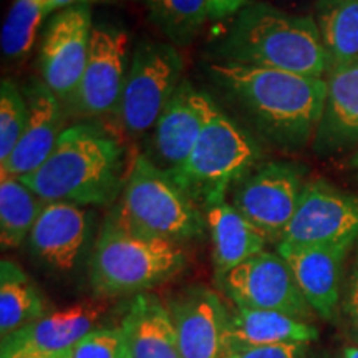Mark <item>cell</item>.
I'll return each instance as SVG.
<instances>
[{"label": "cell", "instance_id": "obj_34", "mask_svg": "<svg viewBox=\"0 0 358 358\" xmlns=\"http://www.w3.org/2000/svg\"><path fill=\"white\" fill-rule=\"evenodd\" d=\"M262 2H267L271 3V6H275V7H302V6H307V3H313V7H315V3L319 2V0H262Z\"/></svg>", "mask_w": 358, "mask_h": 358}, {"label": "cell", "instance_id": "obj_31", "mask_svg": "<svg viewBox=\"0 0 358 358\" xmlns=\"http://www.w3.org/2000/svg\"><path fill=\"white\" fill-rule=\"evenodd\" d=\"M2 358H70L69 352H52L35 347H2Z\"/></svg>", "mask_w": 358, "mask_h": 358}, {"label": "cell", "instance_id": "obj_4", "mask_svg": "<svg viewBox=\"0 0 358 358\" xmlns=\"http://www.w3.org/2000/svg\"><path fill=\"white\" fill-rule=\"evenodd\" d=\"M186 262L181 245L136 229L115 208L103 221L93 249L90 284L103 299L141 294L173 279Z\"/></svg>", "mask_w": 358, "mask_h": 358}, {"label": "cell", "instance_id": "obj_18", "mask_svg": "<svg viewBox=\"0 0 358 358\" xmlns=\"http://www.w3.org/2000/svg\"><path fill=\"white\" fill-rule=\"evenodd\" d=\"M108 307L103 301H87L60 310L45 313L10 337L2 338V347H35L52 352H69L85 335L96 329Z\"/></svg>", "mask_w": 358, "mask_h": 358}, {"label": "cell", "instance_id": "obj_19", "mask_svg": "<svg viewBox=\"0 0 358 358\" xmlns=\"http://www.w3.org/2000/svg\"><path fill=\"white\" fill-rule=\"evenodd\" d=\"M204 217L211 234L214 274L219 282L239 264L266 250V236L226 199L206 206Z\"/></svg>", "mask_w": 358, "mask_h": 358}, {"label": "cell", "instance_id": "obj_3", "mask_svg": "<svg viewBox=\"0 0 358 358\" xmlns=\"http://www.w3.org/2000/svg\"><path fill=\"white\" fill-rule=\"evenodd\" d=\"M217 53L222 62L292 71L303 77L322 78L329 73L315 19L262 0L239 12Z\"/></svg>", "mask_w": 358, "mask_h": 358}, {"label": "cell", "instance_id": "obj_14", "mask_svg": "<svg viewBox=\"0 0 358 358\" xmlns=\"http://www.w3.org/2000/svg\"><path fill=\"white\" fill-rule=\"evenodd\" d=\"M182 358H221L231 310L204 285H191L168 303Z\"/></svg>", "mask_w": 358, "mask_h": 358}, {"label": "cell", "instance_id": "obj_15", "mask_svg": "<svg viewBox=\"0 0 358 358\" xmlns=\"http://www.w3.org/2000/svg\"><path fill=\"white\" fill-rule=\"evenodd\" d=\"M348 249L347 245L277 244V252L289 264L303 299L322 319L330 320L337 310L340 274Z\"/></svg>", "mask_w": 358, "mask_h": 358}, {"label": "cell", "instance_id": "obj_25", "mask_svg": "<svg viewBox=\"0 0 358 358\" xmlns=\"http://www.w3.org/2000/svg\"><path fill=\"white\" fill-rule=\"evenodd\" d=\"M45 201L29 189L20 178L0 181V243L3 249L19 248L29 239Z\"/></svg>", "mask_w": 358, "mask_h": 358}, {"label": "cell", "instance_id": "obj_2", "mask_svg": "<svg viewBox=\"0 0 358 358\" xmlns=\"http://www.w3.org/2000/svg\"><path fill=\"white\" fill-rule=\"evenodd\" d=\"M123 150L95 124L64 129L55 148L34 173L20 178L45 203L110 204L123 189Z\"/></svg>", "mask_w": 358, "mask_h": 358}, {"label": "cell", "instance_id": "obj_23", "mask_svg": "<svg viewBox=\"0 0 358 358\" xmlns=\"http://www.w3.org/2000/svg\"><path fill=\"white\" fill-rule=\"evenodd\" d=\"M313 8L329 73L358 60V0H319Z\"/></svg>", "mask_w": 358, "mask_h": 358}, {"label": "cell", "instance_id": "obj_29", "mask_svg": "<svg viewBox=\"0 0 358 358\" xmlns=\"http://www.w3.org/2000/svg\"><path fill=\"white\" fill-rule=\"evenodd\" d=\"M70 358H133L123 325L98 327L69 350Z\"/></svg>", "mask_w": 358, "mask_h": 358}, {"label": "cell", "instance_id": "obj_32", "mask_svg": "<svg viewBox=\"0 0 358 358\" xmlns=\"http://www.w3.org/2000/svg\"><path fill=\"white\" fill-rule=\"evenodd\" d=\"M249 0H209V19L221 20L248 7Z\"/></svg>", "mask_w": 358, "mask_h": 358}, {"label": "cell", "instance_id": "obj_6", "mask_svg": "<svg viewBox=\"0 0 358 358\" xmlns=\"http://www.w3.org/2000/svg\"><path fill=\"white\" fill-rule=\"evenodd\" d=\"M259 156L256 141L214 103L189 158L171 176L199 208H206L226 199L232 182L244 178Z\"/></svg>", "mask_w": 358, "mask_h": 358}, {"label": "cell", "instance_id": "obj_11", "mask_svg": "<svg viewBox=\"0 0 358 358\" xmlns=\"http://www.w3.org/2000/svg\"><path fill=\"white\" fill-rule=\"evenodd\" d=\"M92 10L87 3L64 8L50 20L40 47L42 82L58 100H71L82 80L92 43Z\"/></svg>", "mask_w": 358, "mask_h": 358}, {"label": "cell", "instance_id": "obj_20", "mask_svg": "<svg viewBox=\"0 0 358 358\" xmlns=\"http://www.w3.org/2000/svg\"><path fill=\"white\" fill-rule=\"evenodd\" d=\"M358 141V60L337 66L327 78L325 110L315 133L317 150L330 153Z\"/></svg>", "mask_w": 358, "mask_h": 358}, {"label": "cell", "instance_id": "obj_27", "mask_svg": "<svg viewBox=\"0 0 358 358\" xmlns=\"http://www.w3.org/2000/svg\"><path fill=\"white\" fill-rule=\"evenodd\" d=\"M151 22L171 42H191L209 17V0H146Z\"/></svg>", "mask_w": 358, "mask_h": 358}, {"label": "cell", "instance_id": "obj_5", "mask_svg": "<svg viewBox=\"0 0 358 358\" xmlns=\"http://www.w3.org/2000/svg\"><path fill=\"white\" fill-rule=\"evenodd\" d=\"M116 209L136 229L179 245L203 237L208 227L199 206L145 155L134 158Z\"/></svg>", "mask_w": 358, "mask_h": 358}, {"label": "cell", "instance_id": "obj_22", "mask_svg": "<svg viewBox=\"0 0 358 358\" xmlns=\"http://www.w3.org/2000/svg\"><path fill=\"white\" fill-rule=\"evenodd\" d=\"M319 332L306 320H299L287 313L272 310L236 307L231 310L229 327L224 343L250 347L289 345V343H310Z\"/></svg>", "mask_w": 358, "mask_h": 358}, {"label": "cell", "instance_id": "obj_30", "mask_svg": "<svg viewBox=\"0 0 358 358\" xmlns=\"http://www.w3.org/2000/svg\"><path fill=\"white\" fill-rule=\"evenodd\" d=\"M308 343H289V345L250 347L237 343H224L221 358H307Z\"/></svg>", "mask_w": 358, "mask_h": 358}, {"label": "cell", "instance_id": "obj_35", "mask_svg": "<svg viewBox=\"0 0 358 358\" xmlns=\"http://www.w3.org/2000/svg\"><path fill=\"white\" fill-rule=\"evenodd\" d=\"M80 0H55V8H69L71 6H78Z\"/></svg>", "mask_w": 358, "mask_h": 358}, {"label": "cell", "instance_id": "obj_33", "mask_svg": "<svg viewBox=\"0 0 358 358\" xmlns=\"http://www.w3.org/2000/svg\"><path fill=\"white\" fill-rule=\"evenodd\" d=\"M345 310L348 319H350L353 332H355L358 337V272L350 282V289H348V295L345 301Z\"/></svg>", "mask_w": 358, "mask_h": 358}, {"label": "cell", "instance_id": "obj_9", "mask_svg": "<svg viewBox=\"0 0 358 358\" xmlns=\"http://www.w3.org/2000/svg\"><path fill=\"white\" fill-rule=\"evenodd\" d=\"M219 284L236 307L287 313L306 322L313 313L279 252L264 250L248 259L227 272Z\"/></svg>", "mask_w": 358, "mask_h": 358}, {"label": "cell", "instance_id": "obj_38", "mask_svg": "<svg viewBox=\"0 0 358 358\" xmlns=\"http://www.w3.org/2000/svg\"><path fill=\"white\" fill-rule=\"evenodd\" d=\"M90 2H106V0H80V3H90Z\"/></svg>", "mask_w": 358, "mask_h": 358}, {"label": "cell", "instance_id": "obj_13", "mask_svg": "<svg viewBox=\"0 0 358 358\" xmlns=\"http://www.w3.org/2000/svg\"><path fill=\"white\" fill-rule=\"evenodd\" d=\"M213 106L211 96L185 80L155 124L146 158L163 171L176 173L189 158Z\"/></svg>", "mask_w": 358, "mask_h": 358}, {"label": "cell", "instance_id": "obj_16", "mask_svg": "<svg viewBox=\"0 0 358 358\" xmlns=\"http://www.w3.org/2000/svg\"><path fill=\"white\" fill-rule=\"evenodd\" d=\"M25 100L29 105L25 131L10 158L0 164L2 178H24L34 173L50 156L64 133L60 100L47 85L34 80L25 88Z\"/></svg>", "mask_w": 358, "mask_h": 358}, {"label": "cell", "instance_id": "obj_7", "mask_svg": "<svg viewBox=\"0 0 358 358\" xmlns=\"http://www.w3.org/2000/svg\"><path fill=\"white\" fill-rule=\"evenodd\" d=\"M182 73V57L169 43L138 45L116 111L129 134L140 136L155 128L163 110L185 82Z\"/></svg>", "mask_w": 358, "mask_h": 358}, {"label": "cell", "instance_id": "obj_26", "mask_svg": "<svg viewBox=\"0 0 358 358\" xmlns=\"http://www.w3.org/2000/svg\"><path fill=\"white\" fill-rule=\"evenodd\" d=\"M53 10H57L55 0H13L0 37L3 57L20 60L29 55L43 17Z\"/></svg>", "mask_w": 358, "mask_h": 358}, {"label": "cell", "instance_id": "obj_28", "mask_svg": "<svg viewBox=\"0 0 358 358\" xmlns=\"http://www.w3.org/2000/svg\"><path fill=\"white\" fill-rule=\"evenodd\" d=\"M29 120V105L25 96L12 80L0 83V164L10 158L19 145Z\"/></svg>", "mask_w": 358, "mask_h": 358}, {"label": "cell", "instance_id": "obj_12", "mask_svg": "<svg viewBox=\"0 0 358 358\" xmlns=\"http://www.w3.org/2000/svg\"><path fill=\"white\" fill-rule=\"evenodd\" d=\"M129 35L123 29L100 24L93 27L88 60L73 101L87 116H103L118 111L127 80Z\"/></svg>", "mask_w": 358, "mask_h": 358}, {"label": "cell", "instance_id": "obj_24", "mask_svg": "<svg viewBox=\"0 0 358 358\" xmlns=\"http://www.w3.org/2000/svg\"><path fill=\"white\" fill-rule=\"evenodd\" d=\"M45 315L42 294L15 262L0 264V334L10 337Z\"/></svg>", "mask_w": 358, "mask_h": 358}, {"label": "cell", "instance_id": "obj_37", "mask_svg": "<svg viewBox=\"0 0 358 358\" xmlns=\"http://www.w3.org/2000/svg\"><path fill=\"white\" fill-rule=\"evenodd\" d=\"M353 168H355V171H357V176H358V153L355 155V158H353Z\"/></svg>", "mask_w": 358, "mask_h": 358}, {"label": "cell", "instance_id": "obj_17", "mask_svg": "<svg viewBox=\"0 0 358 358\" xmlns=\"http://www.w3.org/2000/svg\"><path fill=\"white\" fill-rule=\"evenodd\" d=\"M90 214L82 206L53 201L45 203L29 236L32 252L57 271L66 272L77 266L87 243Z\"/></svg>", "mask_w": 358, "mask_h": 358}, {"label": "cell", "instance_id": "obj_10", "mask_svg": "<svg viewBox=\"0 0 358 358\" xmlns=\"http://www.w3.org/2000/svg\"><path fill=\"white\" fill-rule=\"evenodd\" d=\"M358 237V196L325 181L306 182L301 203L280 243L294 245H347Z\"/></svg>", "mask_w": 358, "mask_h": 358}, {"label": "cell", "instance_id": "obj_1", "mask_svg": "<svg viewBox=\"0 0 358 358\" xmlns=\"http://www.w3.org/2000/svg\"><path fill=\"white\" fill-rule=\"evenodd\" d=\"M209 70L248 110L262 133L279 145L302 146L319 129L327 80L231 62H219Z\"/></svg>", "mask_w": 358, "mask_h": 358}, {"label": "cell", "instance_id": "obj_36", "mask_svg": "<svg viewBox=\"0 0 358 358\" xmlns=\"http://www.w3.org/2000/svg\"><path fill=\"white\" fill-rule=\"evenodd\" d=\"M343 358H358V348L347 347L345 350H343Z\"/></svg>", "mask_w": 358, "mask_h": 358}, {"label": "cell", "instance_id": "obj_8", "mask_svg": "<svg viewBox=\"0 0 358 358\" xmlns=\"http://www.w3.org/2000/svg\"><path fill=\"white\" fill-rule=\"evenodd\" d=\"M306 168L289 161H272L249 171L236 182L232 206L266 236L280 243L301 203Z\"/></svg>", "mask_w": 358, "mask_h": 358}, {"label": "cell", "instance_id": "obj_21", "mask_svg": "<svg viewBox=\"0 0 358 358\" xmlns=\"http://www.w3.org/2000/svg\"><path fill=\"white\" fill-rule=\"evenodd\" d=\"M122 325L133 358H182L171 313L156 295H134Z\"/></svg>", "mask_w": 358, "mask_h": 358}]
</instances>
